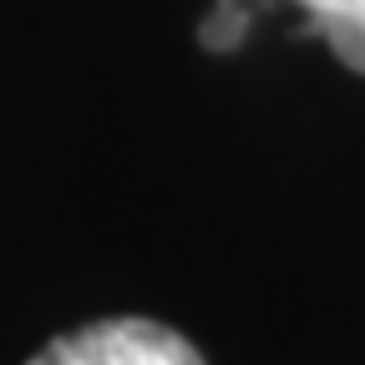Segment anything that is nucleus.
<instances>
[{
    "instance_id": "obj_2",
    "label": "nucleus",
    "mask_w": 365,
    "mask_h": 365,
    "mask_svg": "<svg viewBox=\"0 0 365 365\" xmlns=\"http://www.w3.org/2000/svg\"><path fill=\"white\" fill-rule=\"evenodd\" d=\"M304 6V31L309 36H325V46L365 76V0H294Z\"/></svg>"
},
{
    "instance_id": "obj_3",
    "label": "nucleus",
    "mask_w": 365,
    "mask_h": 365,
    "mask_svg": "<svg viewBox=\"0 0 365 365\" xmlns=\"http://www.w3.org/2000/svg\"><path fill=\"white\" fill-rule=\"evenodd\" d=\"M254 11H259V0H213L208 21L198 26V41L208 51H234L254 26Z\"/></svg>"
},
{
    "instance_id": "obj_1",
    "label": "nucleus",
    "mask_w": 365,
    "mask_h": 365,
    "mask_svg": "<svg viewBox=\"0 0 365 365\" xmlns=\"http://www.w3.org/2000/svg\"><path fill=\"white\" fill-rule=\"evenodd\" d=\"M26 365H208V360L198 355V345L188 335H178L173 325L117 314V319H97V325L56 335Z\"/></svg>"
}]
</instances>
